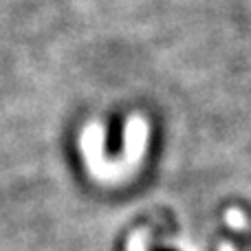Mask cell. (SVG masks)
Here are the masks:
<instances>
[{"label":"cell","mask_w":251,"mask_h":251,"mask_svg":"<svg viewBox=\"0 0 251 251\" xmlns=\"http://www.w3.org/2000/svg\"><path fill=\"white\" fill-rule=\"evenodd\" d=\"M227 223L234 225V227H245L247 225V223H245V216L240 214V209H229V212H227Z\"/></svg>","instance_id":"6da1fadb"}]
</instances>
